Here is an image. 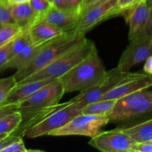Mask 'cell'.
<instances>
[{
	"mask_svg": "<svg viewBox=\"0 0 152 152\" xmlns=\"http://www.w3.org/2000/svg\"><path fill=\"white\" fill-rule=\"evenodd\" d=\"M107 71L96 48L78 64L59 78L64 93L83 91L95 87L103 80Z\"/></svg>",
	"mask_w": 152,
	"mask_h": 152,
	"instance_id": "cell-1",
	"label": "cell"
},
{
	"mask_svg": "<svg viewBox=\"0 0 152 152\" xmlns=\"http://www.w3.org/2000/svg\"><path fill=\"white\" fill-rule=\"evenodd\" d=\"M86 39L85 36L71 31L42 45L28 63L16 70L14 75L17 83L47 66L55 59L72 49Z\"/></svg>",
	"mask_w": 152,
	"mask_h": 152,
	"instance_id": "cell-2",
	"label": "cell"
},
{
	"mask_svg": "<svg viewBox=\"0 0 152 152\" xmlns=\"http://www.w3.org/2000/svg\"><path fill=\"white\" fill-rule=\"evenodd\" d=\"M83 106L81 102L72 99L52 105L41 120L22 132V136L30 139L47 136L52 131L65 126L72 119L81 114Z\"/></svg>",
	"mask_w": 152,
	"mask_h": 152,
	"instance_id": "cell-3",
	"label": "cell"
},
{
	"mask_svg": "<svg viewBox=\"0 0 152 152\" xmlns=\"http://www.w3.org/2000/svg\"><path fill=\"white\" fill-rule=\"evenodd\" d=\"M95 48L93 42L86 38L80 44L57 58L47 66L19 82L18 84L45 79H59L86 58Z\"/></svg>",
	"mask_w": 152,
	"mask_h": 152,
	"instance_id": "cell-4",
	"label": "cell"
},
{
	"mask_svg": "<svg viewBox=\"0 0 152 152\" xmlns=\"http://www.w3.org/2000/svg\"><path fill=\"white\" fill-rule=\"evenodd\" d=\"M152 111V91H139L116 99L107 114L110 120L122 121Z\"/></svg>",
	"mask_w": 152,
	"mask_h": 152,
	"instance_id": "cell-5",
	"label": "cell"
},
{
	"mask_svg": "<svg viewBox=\"0 0 152 152\" xmlns=\"http://www.w3.org/2000/svg\"><path fill=\"white\" fill-rule=\"evenodd\" d=\"M107 114H80L62 127L50 132L49 136H84L92 138L101 132L110 122Z\"/></svg>",
	"mask_w": 152,
	"mask_h": 152,
	"instance_id": "cell-6",
	"label": "cell"
},
{
	"mask_svg": "<svg viewBox=\"0 0 152 152\" xmlns=\"http://www.w3.org/2000/svg\"><path fill=\"white\" fill-rule=\"evenodd\" d=\"M64 89L60 80H54L28 96L18 104V111L22 117L59 103L64 94Z\"/></svg>",
	"mask_w": 152,
	"mask_h": 152,
	"instance_id": "cell-7",
	"label": "cell"
},
{
	"mask_svg": "<svg viewBox=\"0 0 152 152\" xmlns=\"http://www.w3.org/2000/svg\"><path fill=\"white\" fill-rule=\"evenodd\" d=\"M137 143L120 128L101 131L89 141V145L103 152H135Z\"/></svg>",
	"mask_w": 152,
	"mask_h": 152,
	"instance_id": "cell-8",
	"label": "cell"
},
{
	"mask_svg": "<svg viewBox=\"0 0 152 152\" xmlns=\"http://www.w3.org/2000/svg\"><path fill=\"white\" fill-rule=\"evenodd\" d=\"M130 42L122 52L116 66L123 72H129L132 67L145 61L152 54V37H139Z\"/></svg>",
	"mask_w": 152,
	"mask_h": 152,
	"instance_id": "cell-9",
	"label": "cell"
},
{
	"mask_svg": "<svg viewBox=\"0 0 152 152\" xmlns=\"http://www.w3.org/2000/svg\"><path fill=\"white\" fill-rule=\"evenodd\" d=\"M129 72H123L120 71L117 67L107 71L105 76L101 82L98 83L95 87L89 90L80 91L78 95L71 99L73 101H77L86 105L95 101L100 100L103 96L110 91L112 88L119 84L130 74Z\"/></svg>",
	"mask_w": 152,
	"mask_h": 152,
	"instance_id": "cell-10",
	"label": "cell"
},
{
	"mask_svg": "<svg viewBox=\"0 0 152 152\" xmlns=\"http://www.w3.org/2000/svg\"><path fill=\"white\" fill-rule=\"evenodd\" d=\"M117 0H110L104 4L88 9L80 14L72 31L85 36L86 32L103 21L113 17V11Z\"/></svg>",
	"mask_w": 152,
	"mask_h": 152,
	"instance_id": "cell-11",
	"label": "cell"
},
{
	"mask_svg": "<svg viewBox=\"0 0 152 152\" xmlns=\"http://www.w3.org/2000/svg\"><path fill=\"white\" fill-rule=\"evenodd\" d=\"M152 86V75L145 73H130L113 88L107 92L101 99H117L124 96L148 88Z\"/></svg>",
	"mask_w": 152,
	"mask_h": 152,
	"instance_id": "cell-12",
	"label": "cell"
},
{
	"mask_svg": "<svg viewBox=\"0 0 152 152\" xmlns=\"http://www.w3.org/2000/svg\"><path fill=\"white\" fill-rule=\"evenodd\" d=\"M79 16L77 13L72 10H62L52 5L44 13L37 16L34 25L38 22H46L62 28L66 32H71Z\"/></svg>",
	"mask_w": 152,
	"mask_h": 152,
	"instance_id": "cell-13",
	"label": "cell"
},
{
	"mask_svg": "<svg viewBox=\"0 0 152 152\" xmlns=\"http://www.w3.org/2000/svg\"><path fill=\"white\" fill-rule=\"evenodd\" d=\"M148 13L149 6L148 0H142L122 13L126 22L129 25L128 39L130 41L136 38L141 32L148 20Z\"/></svg>",
	"mask_w": 152,
	"mask_h": 152,
	"instance_id": "cell-14",
	"label": "cell"
},
{
	"mask_svg": "<svg viewBox=\"0 0 152 152\" xmlns=\"http://www.w3.org/2000/svg\"><path fill=\"white\" fill-rule=\"evenodd\" d=\"M31 44L34 46L43 45L66 34L63 29L46 22H38L28 28Z\"/></svg>",
	"mask_w": 152,
	"mask_h": 152,
	"instance_id": "cell-15",
	"label": "cell"
},
{
	"mask_svg": "<svg viewBox=\"0 0 152 152\" xmlns=\"http://www.w3.org/2000/svg\"><path fill=\"white\" fill-rule=\"evenodd\" d=\"M58 79H45V80L17 84L16 87L10 92L9 96H7L4 104H19L21 101L25 99L42 87Z\"/></svg>",
	"mask_w": 152,
	"mask_h": 152,
	"instance_id": "cell-16",
	"label": "cell"
},
{
	"mask_svg": "<svg viewBox=\"0 0 152 152\" xmlns=\"http://www.w3.org/2000/svg\"><path fill=\"white\" fill-rule=\"evenodd\" d=\"M10 10L13 22L23 30L31 28L37 17L29 2L11 4L10 5Z\"/></svg>",
	"mask_w": 152,
	"mask_h": 152,
	"instance_id": "cell-17",
	"label": "cell"
},
{
	"mask_svg": "<svg viewBox=\"0 0 152 152\" xmlns=\"http://www.w3.org/2000/svg\"><path fill=\"white\" fill-rule=\"evenodd\" d=\"M120 129L137 142H148L152 139V119L134 126Z\"/></svg>",
	"mask_w": 152,
	"mask_h": 152,
	"instance_id": "cell-18",
	"label": "cell"
},
{
	"mask_svg": "<svg viewBox=\"0 0 152 152\" xmlns=\"http://www.w3.org/2000/svg\"><path fill=\"white\" fill-rule=\"evenodd\" d=\"M41 46L36 47V46L33 45L31 43L28 44L18 54H16L14 57L9 60L1 68V71H4V70L8 69V68H16L17 70L22 68L34 57Z\"/></svg>",
	"mask_w": 152,
	"mask_h": 152,
	"instance_id": "cell-19",
	"label": "cell"
},
{
	"mask_svg": "<svg viewBox=\"0 0 152 152\" xmlns=\"http://www.w3.org/2000/svg\"><path fill=\"white\" fill-rule=\"evenodd\" d=\"M22 115L20 111H16L0 119V134H12L20 126Z\"/></svg>",
	"mask_w": 152,
	"mask_h": 152,
	"instance_id": "cell-20",
	"label": "cell"
},
{
	"mask_svg": "<svg viewBox=\"0 0 152 152\" xmlns=\"http://www.w3.org/2000/svg\"><path fill=\"white\" fill-rule=\"evenodd\" d=\"M116 99H100L90 102L83 107L81 114H107L114 106Z\"/></svg>",
	"mask_w": 152,
	"mask_h": 152,
	"instance_id": "cell-21",
	"label": "cell"
},
{
	"mask_svg": "<svg viewBox=\"0 0 152 152\" xmlns=\"http://www.w3.org/2000/svg\"><path fill=\"white\" fill-rule=\"evenodd\" d=\"M23 31L24 30L16 23L3 25L0 28V47L14 39Z\"/></svg>",
	"mask_w": 152,
	"mask_h": 152,
	"instance_id": "cell-22",
	"label": "cell"
},
{
	"mask_svg": "<svg viewBox=\"0 0 152 152\" xmlns=\"http://www.w3.org/2000/svg\"><path fill=\"white\" fill-rule=\"evenodd\" d=\"M17 84L14 75L0 79V106L4 105L7 96L16 87Z\"/></svg>",
	"mask_w": 152,
	"mask_h": 152,
	"instance_id": "cell-23",
	"label": "cell"
},
{
	"mask_svg": "<svg viewBox=\"0 0 152 152\" xmlns=\"http://www.w3.org/2000/svg\"><path fill=\"white\" fill-rule=\"evenodd\" d=\"M142 0H117L113 11V16L122 15L125 10L131 8Z\"/></svg>",
	"mask_w": 152,
	"mask_h": 152,
	"instance_id": "cell-24",
	"label": "cell"
},
{
	"mask_svg": "<svg viewBox=\"0 0 152 152\" xmlns=\"http://www.w3.org/2000/svg\"><path fill=\"white\" fill-rule=\"evenodd\" d=\"M29 4L37 16L44 13L52 6L49 0H30Z\"/></svg>",
	"mask_w": 152,
	"mask_h": 152,
	"instance_id": "cell-25",
	"label": "cell"
},
{
	"mask_svg": "<svg viewBox=\"0 0 152 152\" xmlns=\"http://www.w3.org/2000/svg\"><path fill=\"white\" fill-rule=\"evenodd\" d=\"M0 23H14L10 14V5L2 0H0Z\"/></svg>",
	"mask_w": 152,
	"mask_h": 152,
	"instance_id": "cell-26",
	"label": "cell"
},
{
	"mask_svg": "<svg viewBox=\"0 0 152 152\" xmlns=\"http://www.w3.org/2000/svg\"><path fill=\"white\" fill-rule=\"evenodd\" d=\"M148 4L149 6V13L148 20L145 25L141 32L138 34L137 37H152V0H148Z\"/></svg>",
	"mask_w": 152,
	"mask_h": 152,
	"instance_id": "cell-27",
	"label": "cell"
},
{
	"mask_svg": "<svg viewBox=\"0 0 152 152\" xmlns=\"http://www.w3.org/2000/svg\"><path fill=\"white\" fill-rule=\"evenodd\" d=\"M12 42L13 40L0 47V71L10 59Z\"/></svg>",
	"mask_w": 152,
	"mask_h": 152,
	"instance_id": "cell-28",
	"label": "cell"
},
{
	"mask_svg": "<svg viewBox=\"0 0 152 152\" xmlns=\"http://www.w3.org/2000/svg\"><path fill=\"white\" fill-rule=\"evenodd\" d=\"M28 149L25 148L22 137L18 140L10 143L8 146L2 150L1 152H28Z\"/></svg>",
	"mask_w": 152,
	"mask_h": 152,
	"instance_id": "cell-29",
	"label": "cell"
},
{
	"mask_svg": "<svg viewBox=\"0 0 152 152\" xmlns=\"http://www.w3.org/2000/svg\"><path fill=\"white\" fill-rule=\"evenodd\" d=\"M22 137V136H20V135L12 134L7 135V136L0 139V152L2 151V150L5 148L7 146H8L10 143L18 140H19Z\"/></svg>",
	"mask_w": 152,
	"mask_h": 152,
	"instance_id": "cell-30",
	"label": "cell"
},
{
	"mask_svg": "<svg viewBox=\"0 0 152 152\" xmlns=\"http://www.w3.org/2000/svg\"><path fill=\"white\" fill-rule=\"evenodd\" d=\"M18 111V104H4L0 106V119L4 116Z\"/></svg>",
	"mask_w": 152,
	"mask_h": 152,
	"instance_id": "cell-31",
	"label": "cell"
},
{
	"mask_svg": "<svg viewBox=\"0 0 152 152\" xmlns=\"http://www.w3.org/2000/svg\"><path fill=\"white\" fill-rule=\"evenodd\" d=\"M109 1H110V0H88L82 5L81 10H80V14L84 11H86V10H87L88 9L91 8V7L104 4V3L107 2Z\"/></svg>",
	"mask_w": 152,
	"mask_h": 152,
	"instance_id": "cell-32",
	"label": "cell"
},
{
	"mask_svg": "<svg viewBox=\"0 0 152 152\" xmlns=\"http://www.w3.org/2000/svg\"><path fill=\"white\" fill-rule=\"evenodd\" d=\"M49 1L52 4V5L55 6V7H58V8L65 10H72V11H74L70 7L69 4L67 2V0H49Z\"/></svg>",
	"mask_w": 152,
	"mask_h": 152,
	"instance_id": "cell-33",
	"label": "cell"
},
{
	"mask_svg": "<svg viewBox=\"0 0 152 152\" xmlns=\"http://www.w3.org/2000/svg\"><path fill=\"white\" fill-rule=\"evenodd\" d=\"M135 152H152V144L148 142H137Z\"/></svg>",
	"mask_w": 152,
	"mask_h": 152,
	"instance_id": "cell-34",
	"label": "cell"
},
{
	"mask_svg": "<svg viewBox=\"0 0 152 152\" xmlns=\"http://www.w3.org/2000/svg\"><path fill=\"white\" fill-rule=\"evenodd\" d=\"M83 1L84 0H67V2L69 4L70 7L80 16V10H81V7L83 3Z\"/></svg>",
	"mask_w": 152,
	"mask_h": 152,
	"instance_id": "cell-35",
	"label": "cell"
},
{
	"mask_svg": "<svg viewBox=\"0 0 152 152\" xmlns=\"http://www.w3.org/2000/svg\"><path fill=\"white\" fill-rule=\"evenodd\" d=\"M143 71L145 74L152 75V54L150 55L147 59L145 60Z\"/></svg>",
	"mask_w": 152,
	"mask_h": 152,
	"instance_id": "cell-36",
	"label": "cell"
},
{
	"mask_svg": "<svg viewBox=\"0 0 152 152\" xmlns=\"http://www.w3.org/2000/svg\"><path fill=\"white\" fill-rule=\"evenodd\" d=\"M30 0H7V2L9 5L16 4H21V3L29 2Z\"/></svg>",
	"mask_w": 152,
	"mask_h": 152,
	"instance_id": "cell-37",
	"label": "cell"
},
{
	"mask_svg": "<svg viewBox=\"0 0 152 152\" xmlns=\"http://www.w3.org/2000/svg\"><path fill=\"white\" fill-rule=\"evenodd\" d=\"M5 136H7V134H0V139H1V138Z\"/></svg>",
	"mask_w": 152,
	"mask_h": 152,
	"instance_id": "cell-38",
	"label": "cell"
},
{
	"mask_svg": "<svg viewBox=\"0 0 152 152\" xmlns=\"http://www.w3.org/2000/svg\"><path fill=\"white\" fill-rule=\"evenodd\" d=\"M148 142H149V143H151V144H152V139L151 140H149V141H148Z\"/></svg>",
	"mask_w": 152,
	"mask_h": 152,
	"instance_id": "cell-39",
	"label": "cell"
},
{
	"mask_svg": "<svg viewBox=\"0 0 152 152\" xmlns=\"http://www.w3.org/2000/svg\"><path fill=\"white\" fill-rule=\"evenodd\" d=\"M86 1H88V0H84V1H83V4H84V3H85V2H86ZM83 4H82V5H83Z\"/></svg>",
	"mask_w": 152,
	"mask_h": 152,
	"instance_id": "cell-40",
	"label": "cell"
},
{
	"mask_svg": "<svg viewBox=\"0 0 152 152\" xmlns=\"http://www.w3.org/2000/svg\"><path fill=\"white\" fill-rule=\"evenodd\" d=\"M2 25H3V24H1V23H0V28H1V27H2Z\"/></svg>",
	"mask_w": 152,
	"mask_h": 152,
	"instance_id": "cell-41",
	"label": "cell"
},
{
	"mask_svg": "<svg viewBox=\"0 0 152 152\" xmlns=\"http://www.w3.org/2000/svg\"><path fill=\"white\" fill-rule=\"evenodd\" d=\"M2 1H6V2H7V0H2Z\"/></svg>",
	"mask_w": 152,
	"mask_h": 152,
	"instance_id": "cell-42",
	"label": "cell"
}]
</instances>
